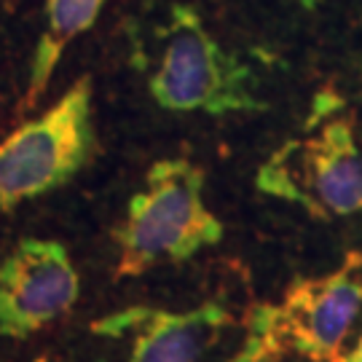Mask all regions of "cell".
I'll use <instances>...</instances> for the list:
<instances>
[{"instance_id": "6da1fadb", "label": "cell", "mask_w": 362, "mask_h": 362, "mask_svg": "<svg viewBox=\"0 0 362 362\" xmlns=\"http://www.w3.org/2000/svg\"><path fill=\"white\" fill-rule=\"evenodd\" d=\"M362 255L325 276L296 279L279 303H255L245 317V344L231 362H279L298 354L311 362H341L362 314Z\"/></svg>"}, {"instance_id": "7a4b0ae2", "label": "cell", "mask_w": 362, "mask_h": 362, "mask_svg": "<svg viewBox=\"0 0 362 362\" xmlns=\"http://www.w3.org/2000/svg\"><path fill=\"white\" fill-rule=\"evenodd\" d=\"M223 239V220L204 204V169L188 158H161L113 231L116 279L143 276L158 263H182Z\"/></svg>"}, {"instance_id": "3957f363", "label": "cell", "mask_w": 362, "mask_h": 362, "mask_svg": "<svg viewBox=\"0 0 362 362\" xmlns=\"http://www.w3.org/2000/svg\"><path fill=\"white\" fill-rule=\"evenodd\" d=\"M158 40V62L148 76V91L158 107L209 116L266 110L252 91V70L209 35L191 6H172Z\"/></svg>"}, {"instance_id": "277c9868", "label": "cell", "mask_w": 362, "mask_h": 362, "mask_svg": "<svg viewBox=\"0 0 362 362\" xmlns=\"http://www.w3.org/2000/svg\"><path fill=\"white\" fill-rule=\"evenodd\" d=\"M94 81L78 78L62 100L0 140V218L62 188L94 153Z\"/></svg>"}, {"instance_id": "5b68a950", "label": "cell", "mask_w": 362, "mask_h": 362, "mask_svg": "<svg viewBox=\"0 0 362 362\" xmlns=\"http://www.w3.org/2000/svg\"><path fill=\"white\" fill-rule=\"evenodd\" d=\"M258 191L293 202L317 220L349 218L362 209V148L351 116L309 124L255 175Z\"/></svg>"}, {"instance_id": "8992f818", "label": "cell", "mask_w": 362, "mask_h": 362, "mask_svg": "<svg viewBox=\"0 0 362 362\" xmlns=\"http://www.w3.org/2000/svg\"><path fill=\"white\" fill-rule=\"evenodd\" d=\"M81 296L70 250L57 239L25 236L0 260V338L25 341L67 317Z\"/></svg>"}, {"instance_id": "52a82bcc", "label": "cell", "mask_w": 362, "mask_h": 362, "mask_svg": "<svg viewBox=\"0 0 362 362\" xmlns=\"http://www.w3.org/2000/svg\"><path fill=\"white\" fill-rule=\"evenodd\" d=\"M231 322L220 300H204L185 311L134 306L91 322V330L107 338L129 333V362H202Z\"/></svg>"}, {"instance_id": "ba28073f", "label": "cell", "mask_w": 362, "mask_h": 362, "mask_svg": "<svg viewBox=\"0 0 362 362\" xmlns=\"http://www.w3.org/2000/svg\"><path fill=\"white\" fill-rule=\"evenodd\" d=\"M105 3L107 0H46V27L33 52L25 105H35L43 97L67 46L94 27Z\"/></svg>"}, {"instance_id": "9c48e42d", "label": "cell", "mask_w": 362, "mask_h": 362, "mask_svg": "<svg viewBox=\"0 0 362 362\" xmlns=\"http://www.w3.org/2000/svg\"><path fill=\"white\" fill-rule=\"evenodd\" d=\"M341 362H362V336H360V341L354 344V349L344 354V360Z\"/></svg>"}, {"instance_id": "30bf717a", "label": "cell", "mask_w": 362, "mask_h": 362, "mask_svg": "<svg viewBox=\"0 0 362 362\" xmlns=\"http://www.w3.org/2000/svg\"><path fill=\"white\" fill-rule=\"evenodd\" d=\"M298 3H300V6H303V8H309V11H314V8H317V3H320V0H298Z\"/></svg>"}]
</instances>
